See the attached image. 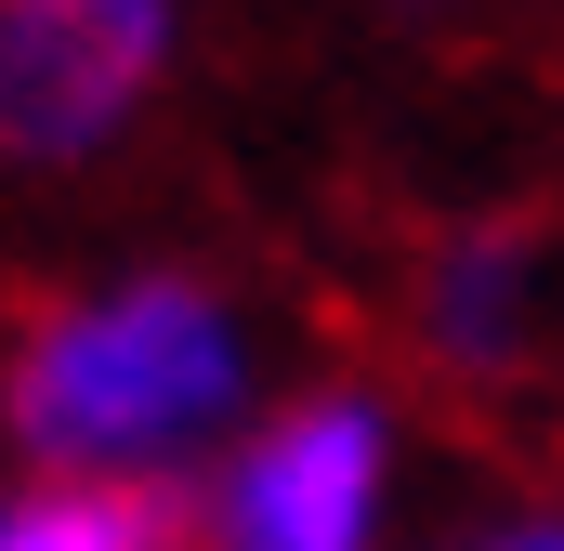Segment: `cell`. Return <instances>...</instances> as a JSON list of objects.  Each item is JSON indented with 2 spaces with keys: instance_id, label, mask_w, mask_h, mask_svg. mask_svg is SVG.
<instances>
[{
  "instance_id": "6da1fadb",
  "label": "cell",
  "mask_w": 564,
  "mask_h": 551,
  "mask_svg": "<svg viewBox=\"0 0 564 551\" xmlns=\"http://www.w3.org/2000/svg\"><path fill=\"white\" fill-rule=\"evenodd\" d=\"M276 381L289 368L250 276L197 250H119L0 315V473L184 499Z\"/></svg>"
},
{
  "instance_id": "7a4b0ae2",
  "label": "cell",
  "mask_w": 564,
  "mask_h": 551,
  "mask_svg": "<svg viewBox=\"0 0 564 551\" xmlns=\"http://www.w3.org/2000/svg\"><path fill=\"white\" fill-rule=\"evenodd\" d=\"M171 512L184 551H421V420L381 368H302Z\"/></svg>"
},
{
  "instance_id": "3957f363",
  "label": "cell",
  "mask_w": 564,
  "mask_h": 551,
  "mask_svg": "<svg viewBox=\"0 0 564 551\" xmlns=\"http://www.w3.org/2000/svg\"><path fill=\"white\" fill-rule=\"evenodd\" d=\"M197 0H0V184H93L144 144Z\"/></svg>"
},
{
  "instance_id": "277c9868",
  "label": "cell",
  "mask_w": 564,
  "mask_h": 551,
  "mask_svg": "<svg viewBox=\"0 0 564 551\" xmlns=\"http://www.w3.org/2000/svg\"><path fill=\"white\" fill-rule=\"evenodd\" d=\"M394 342L433 395H525L564 368V224L525 197L446 210L394 276Z\"/></svg>"
},
{
  "instance_id": "5b68a950",
  "label": "cell",
  "mask_w": 564,
  "mask_h": 551,
  "mask_svg": "<svg viewBox=\"0 0 564 551\" xmlns=\"http://www.w3.org/2000/svg\"><path fill=\"white\" fill-rule=\"evenodd\" d=\"M0 551H184V512L144 486H53L0 473Z\"/></svg>"
},
{
  "instance_id": "8992f818",
  "label": "cell",
  "mask_w": 564,
  "mask_h": 551,
  "mask_svg": "<svg viewBox=\"0 0 564 551\" xmlns=\"http://www.w3.org/2000/svg\"><path fill=\"white\" fill-rule=\"evenodd\" d=\"M421 551H564V486H525V499H486V512L433 526Z\"/></svg>"
},
{
  "instance_id": "52a82bcc",
  "label": "cell",
  "mask_w": 564,
  "mask_h": 551,
  "mask_svg": "<svg viewBox=\"0 0 564 551\" xmlns=\"http://www.w3.org/2000/svg\"><path fill=\"white\" fill-rule=\"evenodd\" d=\"M394 13H408V26H446V13H473V0H394Z\"/></svg>"
}]
</instances>
